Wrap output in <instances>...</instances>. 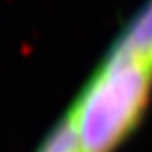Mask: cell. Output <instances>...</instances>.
Listing matches in <instances>:
<instances>
[{
  "instance_id": "3957f363",
  "label": "cell",
  "mask_w": 152,
  "mask_h": 152,
  "mask_svg": "<svg viewBox=\"0 0 152 152\" xmlns=\"http://www.w3.org/2000/svg\"><path fill=\"white\" fill-rule=\"evenodd\" d=\"M39 152H83L78 134L69 115L54 129V132L46 139Z\"/></svg>"
},
{
  "instance_id": "6da1fadb",
  "label": "cell",
  "mask_w": 152,
  "mask_h": 152,
  "mask_svg": "<svg viewBox=\"0 0 152 152\" xmlns=\"http://www.w3.org/2000/svg\"><path fill=\"white\" fill-rule=\"evenodd\" d=\"M152 90V61L112 44L69 115L83 152H112L137 124Z\"/></svg>"
},
{
  "instance_id": "7a4b0ae2",
  "label": "cell",
  "mask_w": 152,
  "mask_h": 152,
  "mask_svg": "<svg viewBox=\"0 0 152 152\" xmlns=\"http://www.w3.org/2000/svg\"><path fill=\"white\" fill-rule=\"evenodd\" d=\"M115 46L152 61V0H145L113 41Z\"/></svg>"
}]
</instances>
